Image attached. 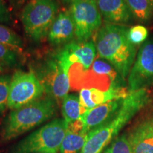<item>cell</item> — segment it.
I'll return each mask as SVG.
<instances>
[{"label":"cell","mask_w":153,"mask_h":153,"mask_svg":"<svg viewBox=\"0 0 153 153\" xmlns=\"http://www.w3.org/2000/svg\"><path fill=\"white\" fill-rule=\"evenodd\" d=\"M133 16L140 22H148L153 16V4L150 0H125Z\"/></svg>","instance_id":"cell-18"},{"label":"cell","mask_w":153,"mask_h":153,"mask_svg":"<svg viewBox=\"0 0 153 153\" xmlns=\"http://www.w3.org/2000/svg\"><path fill=\"white\" fill-rule=\"evenodd\" d=\"M0 43L20 53L24 50L22 38L14 30L0 24Z\"/></svg>","instance_id":"cell-19"},{"label":"cell","mask_w":153,"mask_h":153,"mask_svg":"<svg viewBox=\"0 0 153 153\" xmlns=\"http://www.w3.org/2000/svg\"><path fill=\"white\" fill-rule=\"evenodd\" d=\"M76 41H87L101 27L102 16L95 0H75L70 6Z\"/></svg>","instance_id":"cell-7"},{"label":"cell","mask_w":153,"mask_h":153,"mask_svg":"<svg viewBox=\"0 0 153 153\" xmlns=\"http://www.w3.org/2000/svg\"><path fill=\"white\" fill-rule=\"evenodd\" d=\"M129 90L122 87H113L106 91L95 88H84L79 91V97L82 114L99 105L109 101L125 99L129 94Z\"/></svg>","instance_id":"cell-12"},{"label":"cell","mask_w":153,"mask_h":153,"mask_svg":"<svg viewBox=\"0 0 153 153\" xmlns=\"http://www.w3.org/2000/svg\"><path fill=\"white\" fill-rule=\"evenodd\" d=\"M68 124L56 118L34 131L16 145L15 153H57L65 136Z\"/></svg>","instance_id":"cell-5"},{"label":"cell","mask_w":153,"mask_h":153,"mask_svg":"<svg viewBox=\"0 0 153 153\" xmlns=\"http://www.w3.org/2000/svg\"><path fill=\"white\" fill-rule=\"evenodd\" d=\"M148 37V30L142 25H136L128 28V38L133 45H137L144 43Z\"/></svg>","instance_id":"cell-21"},{"label":"cell","mask_w":153,"mask_h":153,"mask_svg":"<svg viewBox=\"0 0 153 153\" xmlns=\"http://www.w3.org/2000/svg\"><path fill=\"white\" fill-rule=\"evenodd\" d=\"M19 53L0 43V65L4 67L14 68L19 63Z\"/></svg>","instance_id":"cell-20"},{"label":"cell","mask_w":153,"mask_h":153,"mask_svg":"<svg viewBox=\"0 0 153 153\" xmlns=\"http://www.w3.org/2000/svg\"><path fill=\"white\" fill-rule=\"evenodd\" d=\"M97 54V48L92 41H74L63 45L54 54L61 65L68 72L70 66L75 63L81 65L85 70L92 65Z\"/></svg>","instance_id":"cell-10"},{"label":"cell","mask_w":153,"mask_h":153,"mask_svg":"<svg viewBox=\"0 0 153 153\" xmlns=\"http://www.w3.org/2000/svg\"><path fill=\"white\" fill-rule=\"evenodd\" d=\"M47 37L49 43L55 46L65 45L72 41L75 35L74 22L70 11L64 10L58 13Z\"/></svg>","instance_id":"cell-14"},{"label":"cell","mask_w":153,"mask_h":153,"mask_svg":"<svg viewBox=\"0 0 153 153\" xmlns=\"http://www.w3.org/2000/svg\"><path fill=\"white\" fill-rule=\"evenodd\" d=\"M128 82L130 91L153 85V39L145 41L140 48L128 76Z\"/></svg>","instance_id":"cell-9"},{"label":"cell","mask_w":153,"mask_h":153,"mask_svg":"<svg viewBox=\"0 0 153 153\" xmlns=\"http://www.w3.org/2000/svg\"><path fill=\"white\" fill-rule=\"evenodd\" d=\"M62 114L63 119L68 124L79 120L82 115L79 96L68 94L62 101Z\"/></svg>","instance_id":"cell-17"},{"label":"cell","mask_w":153,"mask_h":153,"mask_svg":"<svg viewBox=\"0 0 153 153\" xmlns=\"http://www.w3.org/2000/svg\"><path fill=\"white\" fill-rule=\"evenodd\" d=\"M126 135L133 153H153V114L137 122Z\"/></svg>","instance_id":"cell-13"},{"label":"cell","mask_w":153,"mask_h":153,"mask_svg":"<svg viewBox=\"0 0 153 153\" xmlns=\"http://www.w3.org/2000/svg\"><path fill=\"white\" fill-rule=\"evenodd\" d=\"M63 1H64L65 2H70V3H71L72 1H75V0H63Z\"/></svg>","instance_id":"cell-26"},{"label":"cell","mask_w":153,"mask_h":153,"mask_svg":"<svg viewBox=\"0 0 153 153\" xmlns=\"http://www.w3.org/2000/svg\"><path fill=\"white\" fill-rule=\"evenodd\" d=\"M152 95L147 89L131 91L123 99V104L116 116L110 121L88 133L87 143L82 153H101L116 138L123 128L137 113L151 101Z\"/></svg>","instance_id":"cell-2"},{"label":"cell","mask_w":153,"mask_h":153,"mask_svg":"<svg viewBox=\"0 0 153 153\" xmlns=\"http://www.w3.org/2000/svg\"><path fill=\"white\" fill-rule=\"evenodd\" d=\"M123 99L109 101L86 111L80 117L84 131L89 133L110 121L123 104Z\"/></svg>","instance_id":"cell-11"},{"label":"cell","mask_w":153,"mask_h":153,"mask_svg":"<svg viewBox=\"0 0 153 153\" xmlns=\"http://www.w3.org/2000/svg\"><path fill=\"white\" fill-rule=\"evenodd\" d=\"M3 71V67L0 65V72H1Z\"/></svg>","instance_id":"cell-28"},{"label":"cell","mask_w":153,"mask_h":153,"mask_svg":"<svg viewBox=\"0 0 153 153\" xmlns=\"http://www.w3.org/2000/svg\"><path fill=\"white\" fill-rule=\"evenodd\" d=\"M103 153H110V152H109V150H108V149L107 148L106 150H105L104 152H103Z\"/></svg>","instance_id":"cell-27"},{"label":"cell","mask_w":153,"mask_h":153,"mask_svg":"<svg viewBox=\"0 0 153 153\" xmlns=\"http://www.w3.org/2000/svg\"><path fill=\"white\" fill-rule=\"evenodd\" d=\"M35 74L43 85L45 93L56 102L62 101L68 94L71 88L68 72L54 55L45 60Z\"/></svg>","instance_id":"cell-8"},{"label":"cell","mask_w":153,"mask_h":153,"mask_svg":"<svg viewBox=\"0 0 153 153\" xmlns=\"http://www.w3.org/2000/svg\"><path fill=\"white\" fill-rule=\"evenodd\" d=\"M88 133L85 131H72L68 129L60 145V153H82L87 143Z\"/></svg>","instance_id":"cell-16"},{"label":"cell","mask_w":153,"mask_h":153,"mask_svg":"<svg viewBox=\"0 0 153 153\" xmlns=\"http://www.w3.org/2000/svg\"><path fill=\"white\" fill-rule=\"evenodd\" d=\"M11 77L9 75H0V114L8 108V99Z\"/></svg>","instance_id":"cell-22"},{"label":"cell","mask_w":153,"mask_h":153,"mask_svg":"<svg viewBox=\"0 0 153 153\" xmlns=\"http://www.w3.org/2000/svg\"><path fill=\"white\" fill-rule=\"evenodd\" d=\"M128 28L119 24L106 23L97 31V54L116 69L125 79L135 60L136 45L128 38Z\"/></svg>","instance_id":"cell-1"},{"label":"cell","mask_w":153,"mask_h":153,"mask_svg":"<svg viewBox=\"0 0 153 153\" xmlns=\"http://www.w3.org/2000/svg\"><path fill=\"white\" fill-rule=\"evenodd\" d=\"M59 7L55 0H30L21 14L24 31L30 39L40 41L48 36L58 14Z\"/></svg>","instance_id":"cell-4"},{"label":"cell","mask_w":153,"mask_h":153,"mask_svg":"<svg viewBox=\"0 0 153 153\" xmlns=\"http://www.w3.org/2000/svg\"><path fill=\"white\" fill-rule=\"evenodd\" d=\"M102 18L106 23L122 24L133 19L125 0H95Z\"/></svg>","instance_id":"cell-15"},{"label":"cell","mask_w":153,"mask_h":153,"mask_svg":"<svg viewBox=\"0 0 153 153\" xmlns=\"http://www.w3.org/2000/svg\"><path fill=\"white\" fill-rule=\"evenodd\" d=\"M45 90L33 72L16 71L11 76L8 108L17 109L41 99Z\"/></svg>","instance_id":"cell-6"},{"label":"cell","mask_w":153,"mask_h":153,"mask_svg":"<svg viewBox=\"0 0 153 153\" xmlns=\"http://www.w3.org/2000/svg\"><path fill=\"white\" fill-rule=\"evenodd\" d=\"M36 153H51V152H36Z\"/></svg>","instance_id":"cell-29"},{"label":"cell","mask_w":153,"mask_h":153,"mask_svg":"<svg viewBox=\"0 0 153 153\" xmlns=\"http://www.w3.org/2000/svg\"><path fill=\"white\" fill-rule=\"evenodd\" d=\"M108 149L110 153H133L126 134H123L114 138Z\"/></svg>","instance_id":"cell-23"},{"label":"cell","mask_w":153,"mask_h":153,"mask_svg":"<svg viewBox=\"0 0 153 153\" xmlns=\"http://www.w3.org/2000/svg\"><path fill=\"white\" fill-rule=\"evenodd\" d=\"M11 22V18L8 8L4 0H0V24H9Z\"/></svg>","instance_id":"cell-24"},{"label":"cell","mask_w":153,"mask_h":153,"mask_svg":"<svg viewBox=\"0 0 153 153\" xmlns=\"http://www.w3.org/2000/svg\"><path fill=\"white\" fill-rule=\"evenodd\" d=\"M56 103L54 99L47 96L11 111L6 120L3 139L10 140L16 138L52 118L57 110Z\"/></svg>","instance_id":"cell-3"},{"label":"cell","mask_w":153,"mask_h":153,"mask_svg":"<svg viewBox=\"0 0 153 153\" xmlns=\"http://www.w3.org/2000/svg\"><path fill=\"white\" fill-rule=\"evenodd\" d=\"M150 1H151V2H152V3L153 4V0H150Z\"/></svg>","instance_id":"cell-30"},{"label":"cell","mask_w":153,"mask_h":153,"mask_svg":"<svg viewBox=\"0 0 153 153\" xmlns=\"http://www.w3.org/2000/svg\"><path fill=\"white\" fill-rule=\"evenodd\" d=\"M8 1L14 7H20L24 4H26L30 0H8Z\"/></svg>","instance_id":"cell-25"}]
</instances>
